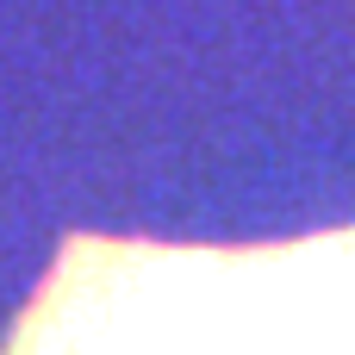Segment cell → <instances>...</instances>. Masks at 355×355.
I'll return each mask as SVG.
<instances>
[{
    "mask_svg": "<svg viewBox=\"0 0 355 355\" xmlns=\"http://www.w3.org/2000/svg\"><path fill=\"white\" fill-rule=\"evenodd\" d=\"M6 355H355V225L262 250L81 237Z\"/></svg>",
    "mask_w": 355,
    "mask_h": 355,
    "instance_id": "1",
    "label": "cell"
}]
</instances>
